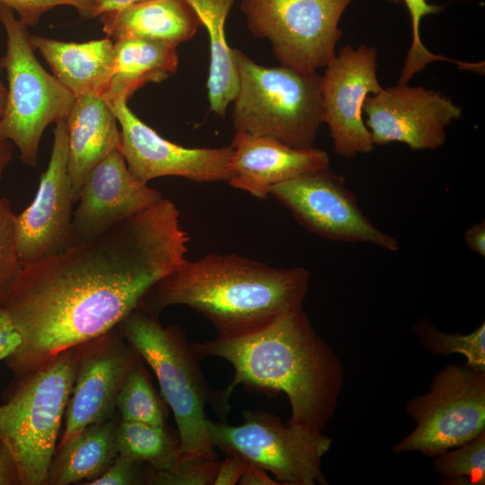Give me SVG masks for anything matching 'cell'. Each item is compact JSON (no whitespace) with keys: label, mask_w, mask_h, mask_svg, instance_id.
<instances>
[{"label":"cell","mask_w":485,"mask_h":485,"mask_svg":"<svg viewBox=\"0 0 485 485\" xmlns=\"http://www.w3.org/2000/svg\"><path fill=\"white\" fill-rule=\"evenodd\" d=\"M432 466L445 485L485 484V432L434 457Z\"/></svg>","instance_id":"83f0119b"},{"label":"cell","mask_w":485,"mask_h":485,"mask_svg":"<svg viewBox=\"0 0 485 485\" xmlns=\"http://www.w3.org/2000/svg\"><path fill=\"white\" fill-rule=\"evenodd\" d=\"M376 57L374 47L347 45L322 75V122L329 128L335 153L345 158L375 148L362 115L366 97L383 89L377 79Z\"/></svg>","instance_id":"7c38bea8"},{"label":"cell","mask_w":485,"mask_h":485,"mask_svg":"<svg viewBox=\"0 0 485 485\" xmlns=\"http://www.w3.org/2000/svg\"><path fill=\"white\" fill-rule=\"evenodd\" d=\"M374 145L403 143L412 150L436 149L445 142V128L462 108L440 92L397 84L369 94L363 105Z\"/></svg>","instance_id":"9a60e30c"},{"label":"cell","mask_w":485,"mask_h":485,"mask_svg":"<svg viewBox=\"0 0 485 485\" xmlns=\"http://www.w3.org/2000/svg\"><path fill=\"white\" fill-rule=\"evenodd\" d=\"M234 58L239 78L232 113L235 131L313 147L323 123L322 75L263 66L238 49Z\"/></svg>","instance_id":"8992f818"},{"label":"cell","mask_w":485,"mask_h":485,"mask_svg":"<svg viewBox=\"0 0 485 485\" xmlns=\"http://www.w3.org/2000/svg\"><path fill=\"white\" fill-rule=\"evenodd\" d=\"M17 484H21V481L15 460L7 446L0 440V485Z\"/></svg>","instance_id":"d590c367"},{"label":"cell","mask_w":485,"mask_h":485,"mask_svg":"<svg viewBox=\"0 0 485 485\" xmlns=\"http://www.w3.org/2000/svg\"><path fill=\"white\" fill-rule=\"evenodd\" d=\"M246 463L239 457L226 455L219 463L214 485H235L244 471Z\"/></svg>","instance_id":"e575fe53"},{"label":"cell","mask_w":485,"mask_h":485,"mask_svg":"<svg viewBox=\"0 0 485 485\" xmlns=\"http://www.w3.org/2000/svg\"><path fill=\"white\" fill-rule=\"evenodd\" d=\"M145 484L142 463L118 454L99 477L86 485H137Z\"/></svg>","instance_id":"d6a6232c"},{"label":"cell","mask_w":485,"mask_h":485,"mask_svg":"<svg viewBox=\"0 0 485 485\" xmlns=\"http://www.w3.org/2000/svg\"><path fill=\"white\" fill-rule=\"evenodd\" d=\"M463 237L471 251L482 257L485 256V222L483 220L468 227Z\"/></svg>","instance_id":"8d00e7d4"},{"label":"cell","mask_w":485,"mask_h":485,"mask_svg":"<svg viewBox=\"0 0 485 485\" xmlns=\"http://www.w3.org/2000/svg\"><path fill=\"white\" fill-rule=\"evenodd\" d=\"M228 183L265 199L271 189L304 174L330 167L328 154L317 147L295 148L274 138L235 131Z\"/></svg>","instance_id":"ac0fdd59"},{"label":"cell","mask_w":485,"mask_h":485,"mask_svg":"<svg viewBox=\"0 0 485 485\" xmlns=\"http://www.w3.org/2000/svg\"><path fill=\"white\" fill-rule=\"evenodd\" d=\"M219 461L203 456L181 458L172 471L145 469V484L214 485Z\"/></svg>","instance_id":"4dcf8cb0"},{"label":"cell","mask_w":485,"mask_h":485,"mask_svg":"<svg viewBox=\"0 0 485 485\" xmlns=\"http://www.w3.org/2000/svg\"><path fill=\"white\" fill-rule=\"evenodd\" d=\"M310 273L278 268L238 254L208 253L158 280L137 310L158 317L168 306L185 305L203 315L218 336L235 337L303 306Z\"/></svg>","instance_id":"3957f363"},{"label":"cell","mask_w":485,"mask_h":485,"mask_svg":"<svg viewBox=\"0 0 485 485\" xmlns=\"http://www.w3.org/2000/svg\"><path fill=\"white\" fill-rule=\"evenodd\" d=\"M413 332L422 347L430 354L445 356L463 354L468 366L485 371V323L468 334L446 333L439 331L426 318L418 320Z\"/></svg>","instance_id":"4316f807"},{"label":"cell","mask_w":485,"mask_h":485,"mask_svg":"<svg viewBox=\"0 0 485 485\" xmlns=\"http://www.w3.org/2000/svg\"><path fill=\"white\" fill-rule=\"evenodd\" d=\"M195 10L207 31L210 45V66L207 78L211 110L224 117L227 106L238 92L239 78L225 35L226 17L236 0H186Z\"/></svg>","instance_id":"cb8c5ba5"},{"label":"cell","mask_w":485,"mask_h":485,"mask_svg":"<svg viewBox=\"0 0 485 485\" xmlns=\"http://www.w3.org/2000/svg\"><path fill=\"white\" fill-rule=\"evenodd\" d=\"M6 95H7V89L4 85V84L0 81V118L4 110Z\"/></svg>","instance_id":"60d3db41"},{"label":"cell","mask_w":485,"mask_h":485,"mask_svg":"<svg viewBox=\"0 0 485 485\" xmlns=\"http://www.w3.org/2000/svg\"><path fill=\"white\" fill-rule=\"evenodd\" d=\"M163 198L130 172L119 150L112 151L83 182L73 213L70 245L99 236Z\"/></svg>","instance_id":"e0dca14e"},{"label":"cell","mask_w":485,"mask_h":485,"mask_svg":"<svg viewBox=\"0 0 485 485\" xmlns=\"http://www.w3.org/2000/svg\"><path fill=\"white\" fill-rule=\"evenodd\" d=\"M22 338L7 312L0 305V361L5 360L22 344Z\"/></svg>","instance_id":"836d02e7"},{"label":"cell","mask_w":485,"mask_h":485,"mask_svg":"<svg viewBox=\"0 0 485 485\" xmlns=\"http://www.w3.org/2000/svg\"><path fill=\"white\" fill-rule=\"evenodd\" d=\"M128 342L154 371L162 396L172 410L181 444V457L217 460L207 429V403L214 404L216 390L202 373L201 359L185 331L163 326L156 316L137 309L120 323Z\"/></svg>","instance_id":"277c9868"},{"label":"cell","mask_w":485,"mask_h":485,"mask_svg":"<svg viewBox=\"0 0 485 485\" xmlns=\"http://www.w3.org/2000/svg\"><path fill=\"white\" fill-rule=\"evenodd\" d=\"M114 42L111 80L103 99L107 102L128 100L148 83H161L178 67L176 48L161 41L126 39Z\"/></svg>","instance_id":"603a6c76"},{"label":"cell","mask_w":485,"mask_h":485,"mask_svg":"<svg viewBox=\"0 0 485 485\" xmlns=\"http://www.w3.org/2000/svg\"><path fill=\"white\" fill-rule=\"evenodd\" d=\"M207 429L215 448L271 472L278 484H328L322 460L333 440L322 433L261 410H244L238 426L207 419Z\"/></svg>","instance_id":"ba28073f"},{"label":"cell","mask_w":485,"mask_h":485,"mask_svg":"<svg viewBox=\"0 0 485 485\" xmlns=\"http://www.w3.org/2000/svg\"><path fill=\"white\" fill-rule=\"evenodd\" d=\"M80 345L22 375L0 405V440L12 453L21 485L46 484L73 388Z\"/></svg>","instance_id":"5b68a950"},{"label":"cell","mask_w":485,"mask_h":485,"mask_svg":"<svg viewBox=\"0 0 485 485\" xmlns=\"http://www.w3.org/2000/svg\"><path fill=\"white\" fill-rule=\"evenodd\" d=\"M15 236V213L10 201L0 197V305L14 285L22 269Z\"/></svg>","instance_id":"f546056e"},{"label":"cell","mask_w":485,"mask_h":485,"mask_svg":"<svg viewBox=\"0 0 485 485\" xmlns=\"http://www.w3.org/2000/svg\"><path fill=\"white\" fill-rule=\"evenodd\" d=\"M391 3L399 4L402 2L408 10L411 24V43L404 59L400 77L399 84H407L412 77L421 72L429 63L435 61H448L456 64L460 69L476 72L478 63H466L457 61L442 55H436L427 49L420 38V22L422 18L428 14H437L444 11L445 5L429 4L427 0H386Z\"/></svg>","instance_id":"f1b7e54d"},{"label":"cell","mask_w":485,"mask_h":485,"mask_svg":"<svg viewBox=\"0 0 485 485\" xmlns=\"http://www.w3.org/2000/svg\"><path fill=\"white\" fill-rule=\"evenodd\" d=\"M406 412L415 428L393 445L395 454L418 451L435 457L485 432V371L448 365L428 392L411 398Z\"/></svg>","instance_id":"9c48e42d"},{"label":"cell","mask_w":485,"mask_h":485,"mask_svg":"<svg viewBox=\"0 0 485 485\" xmlns=\"http://www.w3.org/2000/svg\"><path fill=\"white\" fill-rule=\"evenodd\" d=\"M354 0H242L250 31L268 40L281 66L313 73L335 57L340 20Z\"/></svg>","instance_id":"30bf717a"},{"label":"cell","mask_w":485,"mask_h":485,"mask_svg":"<svg viewBox=\"0 0 485 485\" xmlns=\"http://www.w3.org/2000/svg\"><path fill=\"white\" fill-rule=\"evenodd\" d=\"M102 31L113 41L142 39L177 47L190 40L199 17L186 0H142L97 17Z\"/></svg>","instance_id":"ffe728a7"},{"label":"cell","mask_w":485,"mask_h":485,"mask_svg":"<svg viewBox=\"0 0 485 485\" xmlns=\"http://www.w3.org/2000/svg\"><path fill=\"white\" fill-rule=\"evenodd\" d=\"M142 0H95L94 18L103 13L119 10Z\"/></svg>","instance_id":"f35d334b"},{"label":"cell","mask_w":485,"mask_h":485,"mask_svg":"<svg viewBox=\"0 0 485 485\" xmlns=\"http://www.w3.org/2000/svg\"><path fill=\"white\" fill-rule=\"evenodd\" d=\"M55 125L50 159L36 195L24 210L15 214L16 244L23 265L58 254L70 246L75 199L66 119Z\"/></svg>","instance_id":"2e32d148"},{"label":"cell","mask_w":485,"mask_h":485,"mask_svg":"<svg viewBox=\"0 0 485 485\" xmlns=\"http://www.w3.org/2000/svg\"><path fill=\"white\" fill-rule=\"evenodd\" d=\"M166 405L154 389L141 359L129 372L119 392L116 410L120 419L165 426Z\"/></svg>","instance_id":"484cf974"},{"label":"cell","mask_w":485,"mask_h":485,"mask_svg":"<svg viewBox=\"0 0 485 485\" xmlns=\"http://www.w3.org/2000/svg\"><path fill=\"white\" fill-rule=\"evenodd\" d=\"M31 43L75 98L84 94L104 97L114 66V42L110 38L76 43L32 35Z\"/></svg>","instance_id":"44dd1931"},{"label":"cell","mask_w":485,"mask_h":485,"mask_svg":"<svg viewBox=\"0 0 485 485\" xmlns=\"http://www.w3.org/2000/svg\"><path fill=\"white\" fill-rule=\"evenodd\" d=\"M190 236L163 198L99 236L23 265L1 306L22 335L4 361L18 376L116 328L177 268Z\"/></svg>","instance_id":"6da1fadb"},{"label":"cell","mask_w":485,"mask_h":485,"mask_svg":"<svg viewBox=\"0 0 485 485\" xmlns=\"http://www.w3.org/2000/svg\"><path fill=\"white\" fill-rule=\"evenodd\" d=\"M13 143L7 139L0 129V180L13 158Z\"/></svg>","instance_id":"ab89813d"},{"label":"cell","mask_w":485,"mask_h":485,"mask_svg":"<svg viewBox=\"0 0 485 485\" xmlns=\"http://www.w3.org/2000/svg\"><path fill=\"white\" fill-rule=\"evenodd\" d=\"M120 126L121 152L130 172L139 181L176 176L195 182L229 181L233 147L190 148L171 142L145 124L124 99L108 102Z\"/></svg>","instance_id":"4fadbf2b"},{"label":"cell","mask_w":485,"mask_h":485,"mask_svg":"<svg viewBox=\"0 0 485 485\" xmlns=\"http://www.w3.org/2000/svg\"><path fill=\"white\" fill-rule=\"evenodd\" d=\"M311 233L333 241L364 242L396 251L399 241L363 213L342 176L329 168L274 186L270 190Z\"/></svg>","instance_id":"8fae6325"},{"label":"cell","mask_w":485,"mask_h":485,"mask_svg":"<svg viewBox=\"0 0 485 485\" xmlns=\"http://www.w3.org/2000/svg\"><path fill=\"white\" fill-rule=\"evenodd\" d=\"M241 485H279L278 482L270 478L266 471L246 463L244 471L239 480Z\"/></svg>","instance_id":"74e56055"},{"label":"cell","mask_w":485,"mask_h":485,"mask_svg":"<svg viewBox=\"0 0 485 485\" xmlns=\"http://www.w3.org/2000/svg\"><path fill=\"white\" fill-rule=\"evenodd\" d=\"M0 4L17 13L28 27L35 26L46 12L58 5L75 8L82 19L94 18L95 10V0H0Z\"/></svg>","instance_id":"1f68e13d"},{"label":"cell","mask_w":485,"mask_h":485,"mask_svg":"<svg viewBox=\"0 0 485 485\" xmlns=\"http://www.w3.org/2000/svg\"><path fill=\"white\" fill-rule=\"evenodd\" d=\"M191 346L200 358L220 357L234 368L232 382L215 392L212 407L222 418L238 385L268 395L285 393L291 408L287 423L313 432L322 433L337 408L344 381L341 363L303 306L245 334Z\"/></svg>","instance_id":"7a4b0ae2"},{"label":"cell","mask_w":485,"mask_h":485,"mask_svg":"<svg viewBox=\"0 0 485 485\" xmlns=\"http://www.w3.org/2000/svg\"><path fill=\"white\" fill-rule=\"evenodd\" d=\"M141 359L125 339L119 324L80 345L65 413V428L57 448L68 443L85 427L113 418L122 384Z\"/></svg>","instance_id":"5bb4252c"},{"label":"cell","mask_w":485,"mask_h":485,"mask_svg":"<svg viewBox=\"0 0 485 485\" xmlns=\"http://www.w3.org/2000/svg\"><path fill=\"white\" fill-rule=\"evenodd\" d=\"M118 454L158 471H172L181 460L178 434L166 426L119 420L116 429Z\"/></svg>","instance_id":"d4e9b609"},{"label":"cell","mask_w":485,"mask_h":485,"mask_svg":"<svg viewBox=\"0 0 485 485\" xmlns=\"http://www.w3.org/2000/svg\"><path fill=\"white\" fill-rule=\"evenodd\" d=\"M0 22L6 33L0 67L5 70L8 84L0 129L19 150L22 163L35 166L45 128L66 119L75 97L40 64L28 26L2 4Z\"/></svg>","instance_id":"52a82bcc"},{"label":"cell","mask_w":485,"mask_h":485,"mask_svg":"<svg viewBox=\"0 0 485 485\" xmlns=\"http://www.w3.org/2000/svg\"><path fill=\"white\" fill-rule=\"evenodd\" d=\"M68 168L75 202L90 171L114 150H119L121 133L110 105L101 96L75 98L66 119Z\"/></svg>","instance_id":"d6986e66"},{"label":"cell","mask_w":485,"mask_h":485,"mask_svg":"<svg viewBox=\"0 0 485 485\" xmlns=\"http://www.w3.org/2000/svg\"><path fill=\"white\" fill-rule=\"evenodd\" d=\"M113 418L85 427L73 439L57 447L46 484L86 485L99 477L119 454Z\"/></svg>","instance_id":"7402d4cb"}]
</instances>
